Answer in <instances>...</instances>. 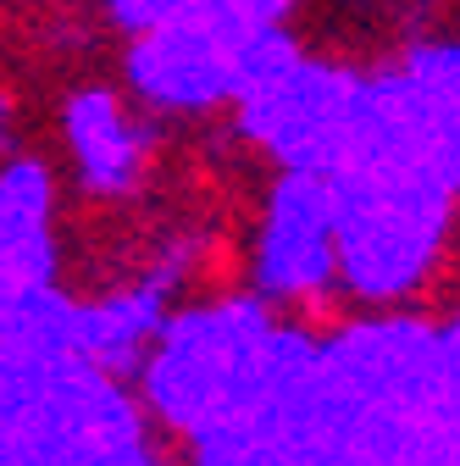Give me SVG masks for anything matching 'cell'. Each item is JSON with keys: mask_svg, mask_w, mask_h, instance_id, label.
<instances>
[{"mask_svg": "<svg viewBox=\"0 0 460 466\" xmlns=\"http://www.w3.org/2000/svg\"><path fill=\"white\" fill-rule=\"evenodd\" d=\"M261 350H266V322L255 306H222L161 322V350L145 378L155 411L195 439L222 428L234 400L261 372Z\"/></svg>", "mask_w": 460, "mask_h": 466, "instance_id": "2", "label": "cell"}, {"mask_svg": "<svg viewBox=\"0 0 460 466\" xmlns=\"http://www.w3.org/2000/svg\"><path fill=\"white\" fill-rule=\"evenodd\" d=\"M39 394H45V361L17 356V350L0 344V422H12L17 411L39 405Z\"/></svg>", "mask_w": 460, "mask_h": 466, "instance_id": "7", "label": "cell"}, {"mask_svg": "<svg viewBox=\"0 0 460 466\" xmlns=\"http://www.w3.org/2000/svg\"><path fill=\"white\" fill-rule=\"evenodd\" d=\"M55 178L34 156H12L0 167V283L39 289L55 278Z\"/></svg>", "mask_w": 460, "mask_h": 466, "instance_id": "6", "label": "cell"}, {"mask_svg": "<svg viewBox=\"0 0 460 466\" xmlns=\"http://www.w3.org/2000/svg\"><path fill=\"white\" fill-rule=\"evenodd\" d=\"M255 34L261 23L234 17L216 0H189V6H178L172 17L139 34L128 56V78L161 111H205L216 100H239L245 50Z\"/></svg>", "mask_w": 460, "mask_h": 466, "instance_id": "3", "label": "cell"}, {"mask_svg": "<svg viewBox=\"0 0 460 466\" xmlns=\"http://www.w3.org/2000/svg\"><path fill=\"white\" fill-rule=\"evenodd\" d=\"M255 278L266 300L316 306L333 278V195L316 172H283L266 195L261 239H255Z\"/></svg>", "mask_w": 460, "mask_h": 466, "instance_id": "4", "label": "cell"}, {"mask_svg": "<svg viewBox=\"0 0 460 466\" xmlns=\"http://www.w3.org/2000/svg\"><path fill=\"white\" fill-rule=\"evenodd\" d=\"M62 134L73 150V167L89 195L100 200H123L145 184V167H150V134L145 123L123 106L117 89H73L62 106Z\"/></svg>", "mask_w": 460, "mask_h": 466, "instance_id": "5", "label": "cell"}, {"mask_svg": "<svg viewBox=\"0 0 460 466\" xmlns=\"http://www.w3.org/2000/svg\"><path fill=\"white\" fill-rule=\"evenodd\" d=\"M327 195L338 278L361 300L411 295L444 245L455 189L411 161H344L327 172Z\"/></svg>", "mask_w": 460, "mask_h": 466, "instance_id": "1", "label": "cell"}]
</instances>
